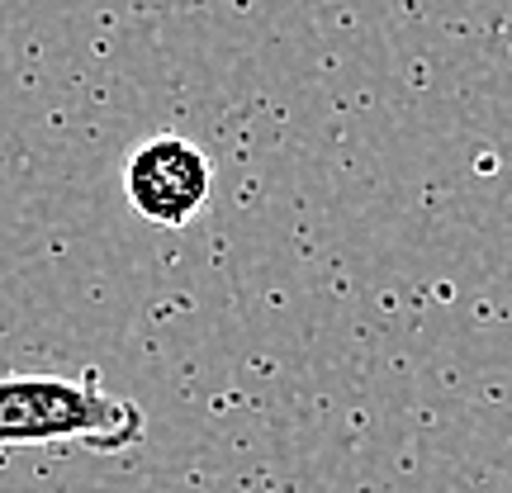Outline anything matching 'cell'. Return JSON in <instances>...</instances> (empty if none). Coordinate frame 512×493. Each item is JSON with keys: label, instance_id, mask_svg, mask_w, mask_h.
Masks as SVG:
<instances>
[{"label": "cell", "instance_id": "obj_1", "mask_svg": "<svg viewBox=\"0 0 512 493\" xmlns=\"http://www.w3.org/2000/svg\"><path fill=\"white\" fill-rule=\"evenodd\" d=\"M147 432L143 408L86 375H0V451H91L124 456Z\"/></svg>", "mask_w": 512, "mask_h": 493}, {"label": "cell", "instance_id": "obj_2", "mask_svg": "<svg viewBox=\"0 0 512 493\" xmlns=\"http://www.w3.org/2000/svg\"><path fill=\"white\" fill-rule=\"evenodd\" d=\"M214 195V162L181 133H157L128 152L124 200L152 228H185Z\"/></svg>", "mask_w": 512, "mask_h": 493}]
</instances>
